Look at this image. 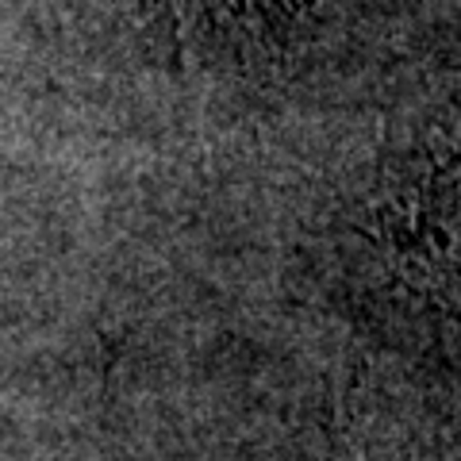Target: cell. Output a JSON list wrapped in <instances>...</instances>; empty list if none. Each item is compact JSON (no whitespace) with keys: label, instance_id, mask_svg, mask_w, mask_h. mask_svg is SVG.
<instances>
[{"label":"cell","instance_id":"obj_1","mask_svg":"<svg viewBox=\"0 0 461 461\" xmlns=\"http://www.w3.org/2000/svg\"><path fill=\"white\" fill-rule=\"evenodd\" d=\"M185 8H200V12H230V16H242L250 8H262V0H181Z\"/></svg>","mask_w":461,"mask_h":461},{"label":"cell","instance_id":"obj_2","mask_svg":"<svg viewBox=\"0 0 461 461\" xmlns=\"http://www.w3.org/2000/svg\"><path fill=\"white\" fill-rule=\"evenodd\" d=\"M320 461H330V457H320Z\"/></svg>","mask_w":461,"mask_h":461}]
</instances>
